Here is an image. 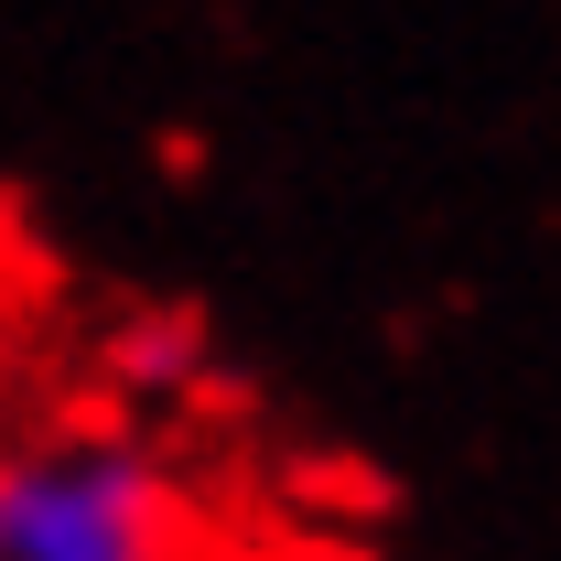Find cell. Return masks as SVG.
<instances>
[{"instance_id":"1","label":"cell","mask_w":561,"mask_h":561,"mask_svg":"<svg viewBox=\"0 0 561 561\" xmlns=\"http://www.w3.org/2000/svg\"><path fill=\"white\" fill-rule=\"evenodd\" d=\"M0 561H195L184 496L130 443L0 454Z\"/></svg>"}]
</instances>
